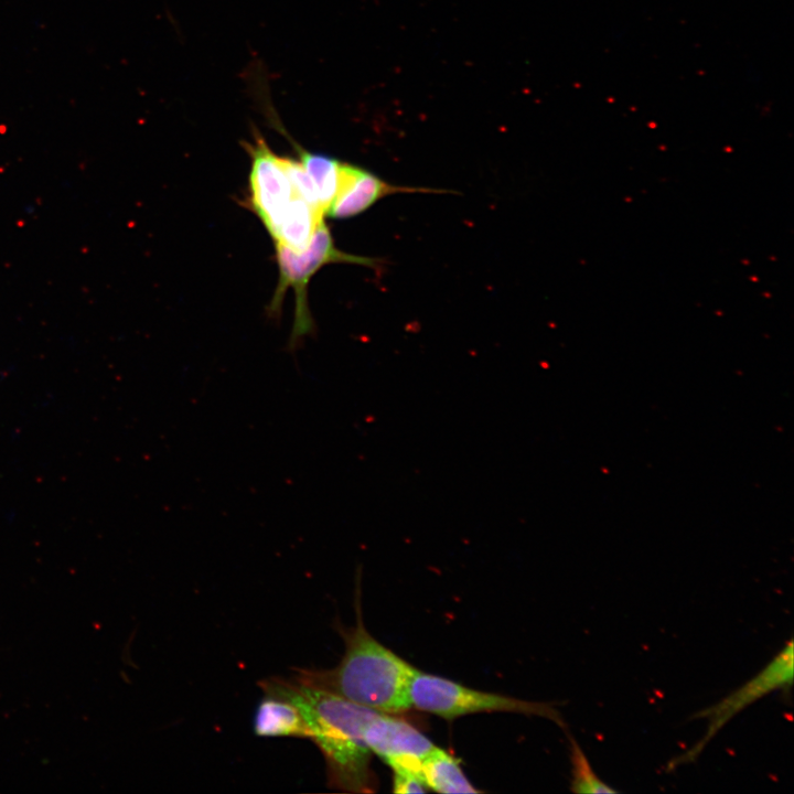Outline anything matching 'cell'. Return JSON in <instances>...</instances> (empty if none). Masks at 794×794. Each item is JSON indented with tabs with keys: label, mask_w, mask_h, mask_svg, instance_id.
I'll use <instances>...</instances> for the list:
<instances>
[{
	"label": "cell",
	"mask_w": 794,
	"mask_h": 794,
	"mask_svg": "<svg viewBox=\"0 0 794 794\" xmlns=\"http://www.w3.org/2000/svg\"><path fill=\"white\" fill-rule=\"evenodd\" d=\"M264 694L292 701L302 712L309 739L322 752L328 784L353 793L374 792L377 783L371 766L372 752L363 739L366 723L379 711L354 704L293 677L262 679Z\"/></svg>",
	"instance_id": "obj_1"
},
{
	"label": "cell",
	"mask_w": 794,
	"mask_h": 794,
	"mask_svg": "<svg viewBox=\"0 0 794 794\" xmlns=\"http://www.w3.org/2000/svg\"><path fill=\"white\" fill-rule=\"evenodd\" d=\"M356 614L353 626L339 627L344 654L335 667L298 669L292 677L379 712L410 709L408 686L416 668L366 630L358 602Z\"/></svg>",
	"instance_id": "obj_2"
},
{
	"label": "cell",
	"mask_w": 794,
	"mask_h": 794,
	"mask_svg": "<svg viewBox=\"0 0 794 794\" xmlns=\"http://www.w3.org/2000/svg\"><path fill=\"white\" fill-rule=\"evenodd\" d=\"M275 251L279 278L268 312L271 318H277L287 290L293 289L294 318L287 343V348L291 353L300 347L307 336L314 333L315 326L308 301V285L314 273L329 264H353L377 270L382 266L379 258L353 255L335 247L324 219L319 223L305 250L294 253L275 243Z\"/></svg>",
	"instance_id": "obj_3"
},
{
	"label": "cell",
	"mask_w": 794,
	"mask_h": 794,
	"mask_svg": "<svg viewBox=\"0 0 794 794\" xmlns=\"http://www.w3.org/2000/svg\"><path fill=\"white\" fill-rule=\"evenodd\" d=\"M408 699L410 708L444 719L478 712L508 711L543 717L565 727L560 712L552 705L473 689L417 668L409 682Z\"/></svg>",
	"instance_id": "obj_4"
},
{
	"label": "cell",
	"mask_w": 794,
	"mask_h": 794,
	"mask_svg": "<svg viewBox=\"0 0 794 794\" xmlns=\"http://www.w3.org/2000/svg\"><path fill=\"white\" fill-rule=\"evenodd\" d=\"M794 651L788 640L781 651L754 677L744 683L718 702L696 712L693 718L706 719L704 736L689 749L672 759L666 771L695 762L708 743L739 712L775 690H790L793 685Z\"/></svg>",
	"instance_id": "obj_5"
},
{
	"label": "cell",
	"mask_w": 794,
	"mask_h": 794,
	"mask_svg": "<svg viewBox=\"0 0 794 794\" xmlns=\"http://www.w3.org/2000/svg\"><path fill=\"white\" fill-rule=\"evenodd\" d=\"M251 158L248 206L272 236L296 195L281 157L277 155L258 131L254 142L245 143Z\"/></svg>",
	"instance_id": "obj_6"
},
{
	"label": "cell",
	"mask_w": 794,
	"mask_h": 794,
	"mask_svg": "<svg viewBox=\"0 0 794 794\" xmlns=\"http://www.w3.org/2000/svg\"><path fill=\"white\" fill-rule=\"evenodd\" d=\"M363 739L369 751L393 772H408L421 777V763L436 747L411 723L385 712H378L366 723Z\"/></svg>",
	"instance_id": "obj_7"
},
{
	"label": "cell",
	"mask_w": 794,
	"mask_h": 794,
	"mask_svg": "<svg viewBox=\"0 0 794 794\" xmlns=\"http://www.w3.org/2000/svg\"><path fill=\"white\" fill-rule=\"evenodd\" d=\"M406 192L448 193L443 190L390 184L363 168L342 162L339 189L325 215L336 219L350 218L365 212L383 197Z\"/></svg>",
	"instance_id": "obj_8"
},
{
	"label": "cell",
	"mask_w": 794,
	"mask_h": 794,
	"mask_svg": "<svg viewBox=\"0 0 794 794\" xmlns=\"http://www.w3.org/2000/svg\"><path fill=\"white\" fill-rule=\"evenodd\" d=\"M254 730L259 737H296L309 739L310 732L301 710L290 700L265 694L258 704Z\"/></svg>",
	"instance_id": "obj_9"
},
{
	"label": "cell",
	"mask_w": 794,
	"mask_h": 794,
	"mask_svg": "<svg viewBox=\"0 0 794 794\" xmlns=\"http://www.w3.org/2000/svg\"><path fill=\"white\" fill-rule=\"evenodd\" d=\"M324 214L296 194L286 210L279 226L271 236L294 253L305 250Z\"/></svg>",
	"instance_id": "obj_10"
},
{
	"label": "cell",
	"mask_w": 794,
	"mask_h": 794,
	"mask_svg": "<svg viewBox=\"0 0 794 794\" xmlns=\"http://www.w3.org/2000/svg\"><path fill=\"white\" fill-rule=\"evenodd\" d=\"M270 122L286 136L294 147L299 155V161L313 183L319 205L325 215L339 189L342 161L324 154L312 153L303 149L290 138L280 122L276 120V115H270Z\"/></svg>",
	"instance_id": "obj_11"
},
{
	"label": "cell",
	"mask_w": 794,
	"mask_h": 794,
	"mask_svg": "<svg viewBox=\"0 0 794 794\" xmlns=\"http://www.w3.org/2000/svg\"><path fill=\"white\" fill-rule=\"evenodd\" d=\"M426 786L438 793H478L452 754L434 747L421 763Z\"/></svg>",
	"instance_id": "obj_12"
},
{
	"label": "cell",
	"mask_w": 794,
	"mask_h": 794,
	"mask_svg": "<svg viewBox=\"0 0 794 794\" xmlns=\"http://www.w3.org/2000/svg\"><path fill=\"white\" fill-rule=\"evenodd\" d=\"M570 740L571 783L575 793H609L618 791L602 781L593 771L588 757L575 738Z\"/></svg>",
	"instance_id": "obj_13"
},
{
	"label": "cell",
	"mask_w": 794,
	"mask_h": 794,
	"mask_svg": "<svg viewBox=\"0 0 794 794\" xmlns=\"http://www.w3.org/2000/svg\"><path fill=\"white\" fill-rule=\"evenodd\" d=\"M393 791L395 793H425L428 791L421 776L408 772H393Z\"/></svg>",
	"instance_id": "obj_14"
}]
</instances>
